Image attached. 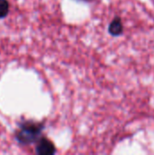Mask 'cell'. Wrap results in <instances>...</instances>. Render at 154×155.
Returning a JSON list of instances; mask_svg holds the SVG:
<instances>
[{
	"instance_id": "1",
	"label": "cell",
	"mask_w": 154,
	"mask_h": 155,
	"mask_svg": "<svg viewBox=\"0 0 154 155\" xmlns=\"http://www.w3.org/2000/svg\"><path fill=\"white\" fill-rule=\"evenodd\" d=\"M43 129V124L32 121L24 122L15 134V139L22 145L32 144L39 140Z\"/></svg>"
},
{
	"instance_id": "2",
	"label": "cell",
	"mask_w": 154,
	"mask_h": 155,
	"mask_svg": "<svg viewBox=\"0 0 154 155\" xmlns=\"http://www.w3.org/2000/svg\"><path fill=\"white\" fill-rule=\"evenodd\" d=\"M56 149L53 142L45 137H42L37 141L36 153L40 155H52L55 153Z\"/></svg>"
},
{
	"instance_id": "3",
	"label": "cell",
	"mask_w": 154,
	"mask_h": 155,
	"mask_svg": "<svg viewBox=\"0 0 154 155\" xmlns=\"http://www.w3.org/2000/svg\"><path fill=\"white\" fill-rule=\"evenodd\" d=\"M123 32V25L120 17H115L109 25V33L113 36H118Z\"/></svg>"
},
{
	"instance_id": "4",
	"label": "cell",
	"mask_w": 154,
	"mask_h": 155,
	"mask_svg": "<svg viewBox=\"0 0 154 155\" xmlns=\"http://www.w3.org/2000/svg\"><path fill=\"white\" fill-rule=\"evenodd\" d=\"M9 12V3L7 0H0V18H4Z\"/></svg>"
}]
</instances>
